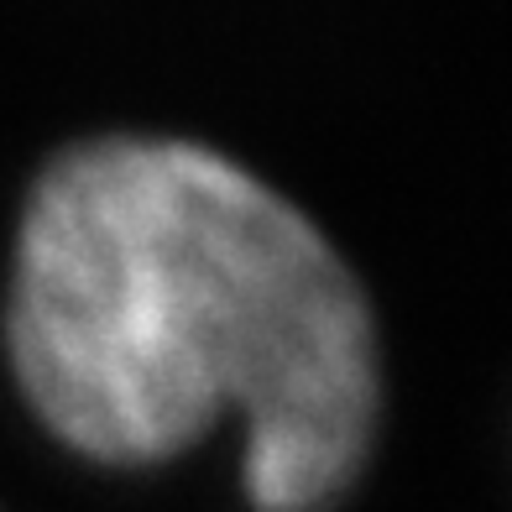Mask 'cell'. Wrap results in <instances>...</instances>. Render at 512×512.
<instances>
[{
	"mask_svg": "<svg viewBox=\"0 0 512 512\" xmlns=\"http://www.w3.org/2000/svg\"><path fill=\"white\" fill-rule=\"evenodd\" d=\"M11 356L79 455L152 465L241 418L256 512L335 507L382 413L361 283L304 209L194 142L58 157L21 220Z\"/></svg>",
	"mask_w": 512,
	"mask_h": 512,
	"instance_id": "1",
	"label": "cell"
}]
</instances>
